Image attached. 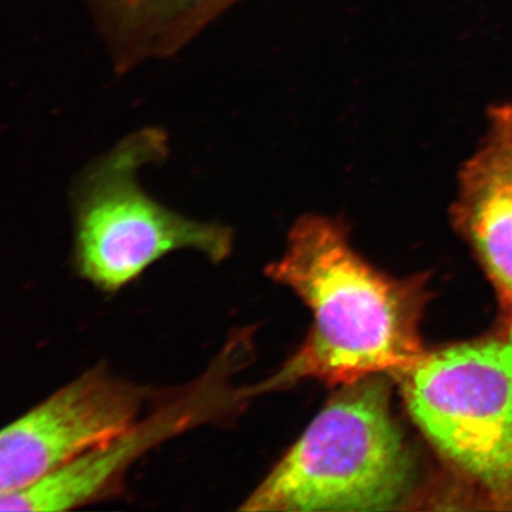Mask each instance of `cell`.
Segmentation results:
<instances>
[{
    "label": "cell",
    "instance_id": "3957f363",
    "mask_svg": "<svg viewBox=\"0 0 512 512\" xmlns=\"http://www.w3.org/2000/svg\"><path fill=\"white\" fill-rule=\"evenodd\" d=\"M392 379L453 473L491 507L512 510V326L426 350Z\"/></svg>",
    "mask_w": 512,
    "mask_h": 512
},
{
    "label": "cell",
    "instance_id": "8992f818",
    "mask_svg": "<svg viewBox=\"0 0 512 512\" xmlns=\"http://www.w3.org/2000/svg\"><path fill=\"white\" fill-rule=\"evenodd\" d=\"M451 220L512 326V103L488 111L484 138L458 173Z\"/></svg>",
    "mask_w": 512,
    "mask_h": 512
},
{
    "label": "cell",
    "instance_id": "7a4b0ae2",
    "mask_svg": "<svg viewBox=\"0 0 512 512\" xmlns=\"http://www.w3.org/2000/svg\"><path fill=\"white\" fill-rule=\"evenodd\" d=\"M419 473L387 375H373L338 387L239 510H399Z\"/></svg>",
    "mask_w": 512,
    "mask_h": 512
},
{
    "label": "cell",
    "instance_id": "5b68a950",
    "mask_svg": "<svg viewBox=\"0 0 512 512\" xmlns=\"http://www.w3.org/2000/svg\"><path fill=\"white\" fill-rule=\"evenodd\" d=\"M151 390L96 367L0 430V495L16 493L137 423Z\"/></svg>",
    "mask_w": 512,
    "mask_h": 512
},
{
    "label": "cell",
    "instance_id": "6da1fadb",
    "mask_svg": "<svg viewBox=\"0 0 512 512\" xmlns=\"http://www.w3.org/2000/svg\"><path fill=\"white\" fill-rule=\"evenodd\" d=\"M266 276L312 312L305 342L276 375L278 387L315 379L339 387L412 365L424 352L421 320L431 298L427 275L397 279L353 248L340 218L303 215Z\"/></svg>",
    "mask_w": 512,
    "mask_h": 512
},
{
    "label": "cell",
    "instance_id": "277c9868",
    "mask_svg": "<svg viewBox=\"0 0 512 512\" xmlns=\"http://www.w3.org/2000/svg\"><path fill=\"white\" fill-rule=\"evenodd\" d=\"M167 151L163 130L141 128L97 158L80 178L77 265L103 291H119L171 252H200L215 264L231 254V229L177 214L141 188L140 171L164 160Z\"/></svg>",
    "mask_w": 512,
    "mask_h": 512
},
{
    "label": "cell",
    "instance_id": "52a82bcc",
    "mask_svg": "<svg viewBox=\"0 0 512 512\" xmlns=\"http://www.w3.org/2000/svg\"><path fill=\"white\" fill-rule=\"evenodd\" d=\"M121 66L130 67L161 46L204 0H93Z\"/></svg>",
    "mask_w": 512,
    "mask_h": 512
},
{
    "label": "cell",
    "instance_id": "ba28073f",
    "mask_svg": "<svg viewBox=\"0 0 512 512\" xmlns=\"http://www.w3.org/2000/svg\"><path fill=\"white\" fill-rule=\"evenodd\" d=\"M239 0H204L187 19L175 30L174 40L178 46H184L188 40L197 35L208 23L218 18L222 12L231 8Z\"/></svg>",
    "mask_w": 512,
    "mask_h": 512
}]
</instances>
